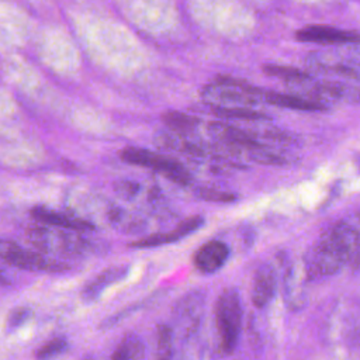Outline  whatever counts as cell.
<instances>
[{
    "instance_id": "277c9868",
    "label": "cell",
    "mask_w": 360,
    "mask_h": 360,
    "mask_svg": "<svg viewBox=\"0 0 360 360\" xmlns=\"http://www.w3.org/2000/svg\"><path fill=\"white\" fill-rule=\"evenodd\" d=\"M215 323L221 350L232 353L238 345L242 326V305L235 288H226L219 294L215 304Z\"/></svg>"
},
{
    "instance_id": "8fae6325",
    "label": "cell",
    "mask_w": 360,
    "mask_h": 360,
    "mask_svg": "<svg viewBox=\"0 0 360 360\" xmlns=\"http://www.w3.org/2000/svg\"><path fill=\"white\" fill-rule=\"evenodd\" d=\"M276 292V274L270 264H263L256 270L252 284V301L263 308Z\"/></svg>"
},
{
    "instance_id": "ba28073f",
    "label": "cell",
    "mask_w": 360,
    "mask_h": 360,
    "mask_svg": "<svg viewBox=\"0 0 360 360\" xmlns=\"http://www.w3.org/2000/svg\"><path fill=\"white\" fill-rule=\"evenodd\" d=\"M31 217L39 222L45 224L53 228H63V229H72V231H93L94 225L86 219H82L79 217H70L68 214L46 208V207H34L31 210Z\"/></svg>"
},
{
    "instance_id": "3957f363",
    "label": "cell",
    "mask_w": 360,
    "mask_h": 360,
    "mask_svg": "<svg viewBox=\"0 0 360 360\" xmlns=\"http://www.w3.org/2000/svg\"><path fill=\"white\" fill-rule=\"evenodd\" d=\"M72 229H51L49 225L38 222L27 231L28 240L42 253H60L66 256H82L91 252L93 243Z\"/></svg>"
},
{
    "instance_id": "7a4b0ae2",
    "label": "cell",
    "mask_w": 360,
    "mask_h": 360,
    "mask_svg": "<svg viewBox=\"0 0 360 360\" xmlns=\"http://www.w3.org/2000/svg\"><path fill=\"white\" fill-rule=\"evenodd\" d=\"M201 97L212 108L252 107L264 101V91L236 79L218 77L202 89Z\"/></svg>"
},
{
    "instance_id": "2e32d148",
    "label": "cell",
    "mask_w": 360,
    "mask_h": 360,
    "mask_svg": "<svg viewBox=\"0 0 360 360\" xmlns=\"http://www.w3.org/2000/svg\"><path fill=\"white\" fill-rule=\"evenodd\" d=\"M263 70L269 76H274V77H278V79H283L287 82H292V83H304V82L309 80V75L297 68L281 66V65H264Z\"/></svg>"
},
{
    "instance_id": "4fadbf2b",
    "label": "cell",
    "mask_w": 360,
    "mask_h": 360,
    "mask_svg": "<svg viewBox=\"0 0 360 360\" xmlns=\"http://www.w3.org/2000/svg\"><path fill=\"white\" fill-rule=\"evenodd\" d=\"M264 101L276 107L297 110V111H321L326 108V104L321 101L300 97L295 94L277 93V91H264Z\"/></svg>"
},
{
    "instance_id": "ffe728a7",
    "label": "cell",
    "mask_w": 360,
    "mask_h": 360,
    "mask_svg": "<svg viewBox=\"0 0 360 360\" xmlns=\"http://www.w3.org/2000/svg\"><path fill=\"white\" fill-rule=\"evenodd\" d=\"M31 316V309L27 307H18L14 308L7 318V328L8 329H15L18 326H21L28 318Z\"/></svg>"
},
{
    "instance_id": "30bf717a",
    "label": "cell",
    "mask_w": 360,
    "mask_h": 360,
    "mask_svg": "<svg viewBox=\"0 0 360 360\" xmlns=\"http://www.w3.org/2000/svg\"><path fill=\"white\" fill-rule=\"evenodd\" d=\"M229 257V248L221 240L204 243L194 255V266L201 273H215Z\"/></svg>"
},
{
    "instance_id": "9a60e30c",
    "label": "cell",
    "mask_w": 360,
    "mask_h": 360,
    "mask_svg": "<svg viewBox=\"0 0 360 360\" xmlns=\"http://www.w3.org/2000/svg\"><path fill=\"white\" fill-rule=\"evenodd\" d=\"M162 118L166 122V125L173 129V132H180V134L194 129L198 124L197 117L186 112H180V111H167L166 114H163Z\"/></svg>"
},
{
    "instance_id": "5b68a950",
    "label": "cell",
    "mask_w": 360,
    "mask_h": 360,
    "mask_svg": "<svg viewBox=\"0 0 360 360\" xmlns=\"http://www.w3.org/2000/svg\"><path fill=\"white\" fill-rule=\"evenodd\" d=\"M120 158L125 163L156 170L165 174L170 181H174L180 186H187L191 183L190 172L179 160L169 156L142 148L128 146L120 152Z\"/></svg>"
},
{
    "instance_id": "9c48e42d",
    "label": "cell",
    "mask_w": 360,
    "mask_h": 360,
    "mask_svg": "<svg viewBox=\"0 0 360 360\" xmlns=\"http://www.w3.org/2000/svg\"><path fill=\"white\" fill-rule=\"evenodd\" d=\"M202 224H204L202 217H200V215L190 217L186 221H183L181 224H179L176 229L169 231V232H163V233H155V235L146 236L143 239L132 242L131 246L132 248H155V246H160V245H166V243H173V242L193 233L194 231L201 228Z\"/></svg>"
},
{
    "instance_id": "5bb4252c",
    "label": "cell",
    "mask_w": 360,
    "mask_h": 360,
    "mask_svg": "<svg viewBox=\"0 0 360 360\" xmlns=\"http://www.w3.org/2000/svg\"><path fill=\"white\" fill-rule=\"evenodd\" d=\"M145 357V346L139 336L129 333L125 335L124 339L117 346L115 352L111 354L114 360H129V359H143Z\"/></svg>"
},
{
    "instance_id": "ac0fdd59",
    "label": "cell",
    "mask_w": 360,
    "mask_h": 360,
    "mask_svg": "<svg viewBox=\"0 0 360 360\" xmlns=\"http://www.w3.org/2000/svg\"><path fill=\"white\" fill-rule=\"evenodd\" d=\"M172 336L173 330L167 325H160L158 328V350L160 357L172 354Z\"/></svg>"
},
{
    "instance_id": "8992f818",
    "label": "cell",
    "mask_w": 360,
    "mask_h": 360,
    "mask_svg": "<svg viewBox=\"0 0 360 360\" xmlns=\"http://www.w3.org/2000/svg\"><path fill=\"white\" fill-rule=\"evenodd\" d=\"M0 257L6 263L24 270L60 271L66 269L63 263H58L55 260L46 259L42 255V252H34L30 249L27 250L20 245L7 239H0Z\"/></svg>"
},
{
    "instance_id": "7c38bea8",
    "label": "cell",
    "mask_w": 360,
    "mask_h": 360,
    "mask_svg": "<svg viewBox=\"0 0 360 360\" xmlns=\"http://www.w3.org/2000/svg\"><path fill=\"white\" fill-rule=\"evenodd\" d=\"M128 271H129L128 266H114V267L105 269L96 278H93L86 287H83L80 294L82 300L87 304L96 301L101 295L105 287L124 278L128 274Z\"/></svg>"
},
{
    "instance_id": "d6986e66",
    "label": "cell",
    "mask_w": 360,
    "mask_h": 360,
    "mask_svg": "<svg viewBox=\"0 0 360 360\" xmlns=\"http://www.w3.org/2000/svg\"><path fill=\"white\" fill-rule=\"evenodd\" d=\"M197 194L200 198L207 200V201H217V202H229L232 200H235V195L232 193L228 191H221V190H215V188H208V187H202L197 190Z\"/></svg>"
},
{
    "instance_id": "44dd1931",
    "label": "cell",
    "mask_w": 360,
    "mask_h": 360,
    "mask_svg": "<svg viewBox=\"0 0 360 360\" xmlns=\"http://www.w3.org/2000/svg\"><path fill=\"white\" fill-rule=\"evenodd\" d=\"M115 191L124 198H132L139 191V184L132 180H121L115 184Z\"/></svg>"
},
{
    "instance_id": "e0dca14e",
    "label": "cell",
    "mask_w": 360,
    "mask_h": 360,
    "mask_svg": "<svg viewBox=\"0 0 360 360\" xmlns=\"http://www.w3.org/2000/svg\"><path fill=\"white\" fill-rule=\"evenodd\" d=\"M66 349H68V342L63 338H56L53 340H49L44 346H41L37 350L35 356L38 359H49V357H55V356L63 353Z\"/></svg>"
},
{
    "instance_id": "6da1fadb",
    "label": "cell",
    "mask_w": 360,
    "mask_h": 360,
    "mask_svg": "<svg viewBox=\"0 0 360 360\" xmlns=\"http://www.w3.org/2000/svg\"><path fill=\"white\" fill-rule=\"evenodd\" d=\"M360 266V233L347 222H336L308 249L304 267L308 278L316 280L338 273L342 267Z\"/></svg>"
},
{
    "instance_id": "52a82bcc",
    "label": "cell",
    "mask_w": 360,
    "mask_h": 360,
    "mask_svg": "<svg viewBox=\"0 0 360 360\" xmlns=\"http://www.w3.org/2000/svg\"><path fill=\"white\" fill-rule=\"evenodd\" d=\"M301 42L314 44H354L360 42V34L330 25H307L295 32Z\"/></svg>"
}]
</instances>
